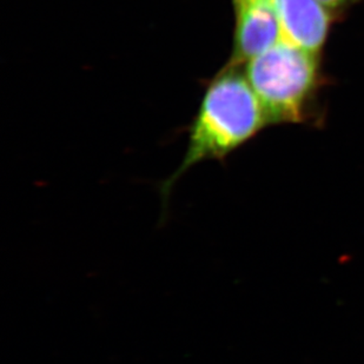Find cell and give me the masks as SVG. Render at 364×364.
Listing matches in <instances>:
<instances>
[{
	"label": "cell",
	"mask_w": 364,
	"mask_h": 364,
	"mask_svg": "<svg viewBox=\"0 0 364 364\" xmlns=\"http://www.w3.org/2000/svg\"><path fill=\"white\" fill-rule=\"evenodd\" d=\"M269 125L261 102L241 66L228 64L206 87L190 127L189 144L178 168L161 184L166 206L176 182L193 165L223 161Z\"/></svg>",
	"instance_id": "1"
},
{
	"label": "cell",
	"mask_w": 364,
	"mask_h": 364,
	"mask_svg": "<svg viewBox=\"0 0 364 364\" xmlns=\"http://www.w3.org/2000/svg\"><path fill=\"white\" fill-rule=\"evenodd\" d=\"M321 53L281 41L247 63V78L269 124H302L318 114L323 85Z\"/></svg>",
	"instance_id": "2"
},
{
	"label": "cell",
	"mask_w": 364,
	"mask_h": 364,
	"mask_svg": "<svg viewBox=\"0 0 364 364\" xmlns=\"http://www.w3.org/2000/svg\"><path fill=\"white\" fill-rule=\"evenodd\" d=\"M234 6V50L229 63L241 66L283 41L282 30L274 0H238Z\"/></svg>",
	"instance_id": "3"
},
{
	"label": "cell",
	"mask_w": 364,
	"mask_h": 364,
	"mask_svg": "<svg viewBox=\"0 0 364 364\" xmlns=\"http://www.w3.org/2000/svg\"><path fill=\"white\" fill-rule=\"evenodd\" d=\"M283 41L321 53L333 25V14L318 0H274Z\"/></svg>",
	"instance_id": "4"
},
{
	"label": "cell",
	"mask_w": 364,
	"mask_h": 364,
	"mask_svg": "<svg viewBox=\"0 0 364 364\" xmlns=\"http://www.w3.org/2000/svg\"><path fill=\"white\" fill-rule=\"evenodd\" d=\"M333 14V17L343 16L358 0H318Z\"/></svg>",
	"instance_id": "5"
},
{
	"label": "cell",
	"mask_w": 364,
	"mask_h": 364,
	"mask_svg": "<svg viewBox=\"0 0 364 364\" xmlns=\"http://www.w3.org/2000/svg\"><path fill=\"white\" fill-rule=\"evenodd\" d=\"M232 1H238V0H232Z\"/></svg>",
	"instance_id": "6"
}]
</instances>
